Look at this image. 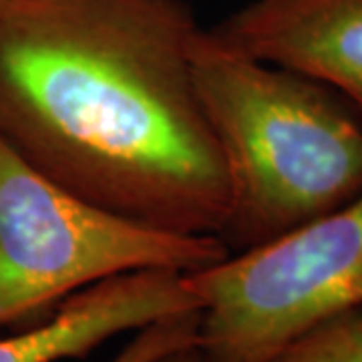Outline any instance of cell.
Listing matches in <instances>:
<instances>
[{"instance_id": "obj_1", "label": "cell", "mask_w": 362, "mask_h": 362, "mask_svg": "<svg viewBox=\"0 0 362 362\" xmlns=\"http://www.w3.org/2000/svg\"><path fill=\"white\" fill-rule=\"evenodd\" d=\"M183 0H0V137L78 197L220 235L228 180Z\"/></svg>"}, {"instance_id": "obj_2", "label": "cell", "mask_w": 362, "mask_h": 362, "mask_svg": "<svg viewBox=\"0 0 362 362\" xmlns=\"http://www.w3.org/2000/svg\"><path fill=\"white\" fill-rule=\"evenodd\" d=\"M199 103L228 180L230 254L266 244L362 194V121L338 93L232 51L202 26Z\"/></svg>"}, {"instance_id": "obj_3", "label": "cell", "mask_w": 362, "mask_h": 362, "mask_svg": "<svg viewBox=\"0 0 362 362\" xmlns=\"http://www.w3.org/2000/svg\"><path fill=\"white\" fill-rule=\"evenodd\" d=\"M228 256L220 235L169 232L78 197L0 137V328L115 276L189 274Z\"/></svg>"}, {"instance_id": "obj_4", "label": "cell", "mask_w": 362, "mask_h": 362, "mask_svg": "<svg viewBox=\"0 0 362 362\" xmlns=\"http://www.w3.org/2000/svg\"><path fill=\"white\" fill-rule=\"evenodd\" d=\"M206 362H270L314 326L362 306V194L266 244L183 274Z\"/></svg>"}, {"instance_id": "obj_5", "label": "cell", "mask_w": 362, "mask_h": 362, "mask_svg": "<svg viewBox=\"0 0 362 362\" xmlns=\"http://www.w3.org/2000/svg\"><path fill=\"white\" fill-rule=\"evenodd\" d=\"M207 33L332 89L362 115V0H247Z\"/></svg>"}, {"instance_id": "obj_6", "label": "cell", "mask_w": 362, "mask_h": 362, "mask_svg": "<svg viewBox=\"0 0 362 362\" xmlns=\"http://www.w3.org/2000/svg\"><path fill=\"white\" fill-rule=\"evenodd\" d=\"M185 312H199V300L183 274L131 272L69 296L47 322L0 338V362L83 358L123 332H137L147 324Z\"/></svg>"}, {"instance_id": "obj_7", "label": "cell", "mask_w": 362, "mask_h": 362, "mask_svg": "<svg viewBox=\"0 0 362 362\" xmlns=\"http://www.w3.org/2000/svg\"><path fill=\"white\" fill-rule=\"evenodd\" d=\"M270 362H362V306L314 326Z\"/></svg>"}, {"instance_id": "obj_8", "label": "cell", "mask_w": 362, "mask_h": 362, "mask_svg": "<svg viewBox=\"0 0 362 362\" xmlns=\"http://www.w3.org/2000/svg\"><path fill=\"white\" fill-rule=\"evenodd\" d=\"M199 312H185L161 318L137 330L129 344L111 362H157L173 350L197 342Z\"/></svg>"}, {"instance_id": "obj_9", "label": "cell", "mask_w": 362, "mask_h": 362, "mask_svg": "<svg viewBox=\"0 0 362 362\" xmlns=\"http://www.w3.org/2000/svg\"><path fill=\"white\" fill-rule=\"evenodd\" d=\"M157 362H206V361H204L202 352H199V349H197V342H194V344H187V346H181V349L169 352V354H165L161 361H157Z\"/></svg>"}]
</instances>
